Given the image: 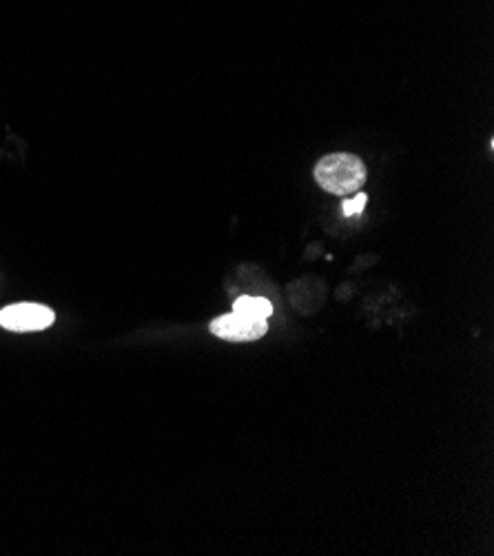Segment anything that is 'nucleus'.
Returning <instances> with one entry per match:
<instances>
[{
  "instance_id": "20e7f679",
  "label": "nucleus",
  "mask_w": 494,
  "mask_h": 556,
  "mask_svg": "<svg viewBox=\"0 0 494 556\" xmlns=\"http://www.w3.org/2000/svg\"><path fill=\"white\" fill-rule=\"evenodd\" d=\"M233 311L255 317V319H268L273 315V304L264 298H240V300H236Z\"/></svg>"
},
{
  "instance_id": "7ed1b4c3",
  "label": "nucleus",
  "mask_w": 494,
  "mask_h": 556,
  "mask_svg": "<svg viewBox=\"0 0 494 556\" xmlns=\"http://www.w3.org/2000/svg\"><path fill=\"white\" fill-rule=\"evenodd\" d=\"M53 321H56V315H53L51 308L42 304H12L8 308L0 311V326L14 330V332H31V330H45Z\"/></svg>"
},
{
  "instance_id": "f03ea898",
  "label": "nucleus",
  "mask_w": 494,
  "mask_h": 556,
  "mask_svg": "<svg viewBox=\"0 0 494 556\" xmlns=\"http://www.w3.org/2000/svg\"><path fill=\"white\" fill-rule=\"evenodd\" d=\"M211 332L215 338L227 340V342H255L268 332V321L233 311L229 315L213 319Z\"/></svg>"
},
{
  "instance_id": "f257e3e1",
  "label": "nucleus",
  "mask_w": 494,
  "mask_h": 556,
  "mask_svg": "<svg viewBox=\"0 0 494 556\" xmlns=\"http://www.w3.org/2000/svg\"><path fill=\"white\" fill-rule=\"evenodd\" d=\"M366 178H368L366 164L362 162V157L353 153H331V155H324L315 164V182L324 191L340 198L362 191V187L366 185Z\"/></svg>"
},
{
  "instance_id": "39448f33",
  "label": "nucleus",
  "mask_w": 494,
  "mask_h": 556,
  "mask_svg": "<svg viewBox=\"0 0 494 556\" xmlns=\"http://www.w3.org/2000/svg\"><path fill=\"white\" fill-rule=\"evenodd\" d=\"M366 202H368V198L362 191H357V193H353V198H349L344 202L342 211H344L346 217H355V215H359L366 208Z\"/></svg>"
}]
</instances>
